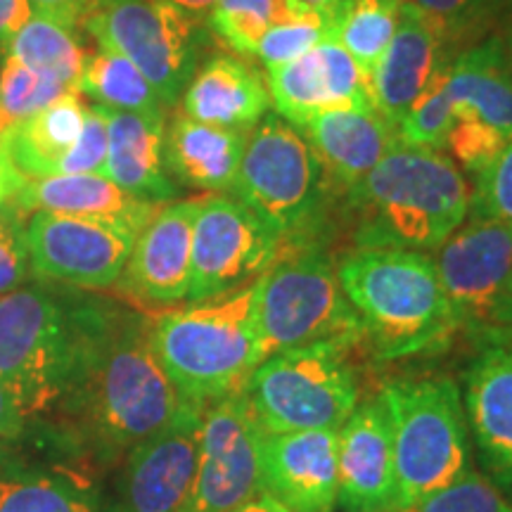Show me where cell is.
<instances>
[{
    "label": "cell",
    "mask_w": 512,
    "mask_h": 512,
    "mask_svg": "<svg viewBox=\"0 0 512 512\" xmlns=\"http://www.w3.org/2000/svg\"><path fill=\"white\" fill-rule=\"evenodd\" d=\"M183 406L159 363L152 318L81 304L79 363L55 425L112 460L169 425Z\"/></svg>",
    "instance_id": "cell-1"
},
{
    "label": "cell",
    "mask_w": 512,
    "mask_h": 512,
    "mask_svg": "<svg viewBox=\"0 0 512 512\" xmlns=\"http://www.w3.org/2000/svg\"><path fill=\"white\" fill-rule=\"evenodd\" d=\"M470 200L465 174L444 150L401 138L344 192L354 249L434 252L467 221Z\"/></svg>",
    "instance_id": "cell-2"
},
{
    "label": "cell",
    "mask_w": 512,
    "mask_h": 512,
    "mask_svg": "<svg viewBox=\"0 0 512 512\" xmlns=\"http://www.w3.org/2000/svg\"><path fill=\"white\" fill-rule=\"evenodd\" d=\"M337 278L382 361L446 349L458 335L434 256L408 249H354Z\"/></svg>",
    "instance_id": "cell-3"
},
{
    "label": "cell",
    "mask_w": 512,
    "mask_h": 512,
    "mask_svg": "<svg viewBox=\"0 0 512 512\" xmlns=\"http://www.w3.org/2000/svg\"><path fill=\"white\" fill-rule=\"evenodd\" d=\"M152 344L183 401L209 403L245 387L264 361L252 285L152 316Z\"/></svg>",
    "instance_id": "cell-4"
},
{
    "label": "cell",
    "mask_w": 512,
    "mask_h": 512,
    "mask_svg": "<svg viewBox=\"0 0 512 512\" xmlns=\"http://www.w3.org/2000/svg\"><path fill=\"white\" fill-rule=\"evenodd\" d=\"M81 344V304L43 285L0 294V382L27 425L55 422L72 389Z\"/></svg>",
    "instance_id": "cell-5"
},
{
    "label": "cell",
    "mask_w": 512,
    "mask_h": 512,
    "mask_svg": "<svg viewBox=\"0 0 512 512\" xmlns=\"http://www.w3.org/2000/svg\"><path fill=\"white\" fill-rule=\"evenodd\" d=\"M389 413L396 472V510L425 498L472 470L470 427L453 380H401L382 389Z\"/></svg>",
    "instance_id": "cell-6"
},
{
    "label": "cell",
    "mask_w": 512,
    "mask_h": 512,
    "mask_svg": "<svg viewBox=\"0 0 512 512\" xmlns=\"http://www.w3.org/2000/svg\"><path fill=\"white\" fill-rule=\"evenodd\" d=\"M256 325L266 358L320 342H363V328L337 278V264L316 242L283 247L256 278Z\"/></svg>",
    "instance_id": "cell-7"
},
{
    "label": "cell",
    "mask_w": 512,
    "mask_h": 512,
    "mask_svg": "<svg viewBox=\"0 0 512 512\" xmlns=\"http://www.w3.org/2000/svg\"><path fill=\"white\" fill-rule=\"evenodd\" d=\"M230 192L294 247L311 240L330 188L304 133L268 112L249 133Z\"/></svg>",
    "instance_id": "cell-8"
},
{
    "label": "cell",
    "mask_w": 512,
    "mask_h": 512,
    "mask_svg": "<svg viewBox=\"0 0 512 512\" xmlns=\"http://www.w3.org/2000/svg\"><path fill=\"white\" fill-rule=\"evenodd\" d=\"M349 347L320 342L264 358L242 387L261 430L266 434L339 430L361 403Z\"/></svg>",
    "instance_id": "cell-9"
},
{
    "label": "cell",
    "mask_w": 512,
    "mask_h": 512,
    "mask_svg": "<svg viewBox=\"0 0 512 512\" xmlns=\"http://www.w3.org/2000/svg\"><path fill=\"white\" fill-rule=\"evenodd\" d=\"M458 335L479 349L512 344V228L494 219L467 221L434 256Z\"/></svg>",
    "instance_id": "cell-10"
},
{
    "label": "cell",
    "mask_w": 512,
    "mask_h": 512,
    "mask_svg": "<svg viewBox=\"0 0 512 512\" xmlns=\"http://www.w3.org/2000/svg\"><path fill=\"white\" fill-rule=\"evenodd\" d=\"M83 29L136 64L166 110L181 100L197 69L202 22L162 0H93Z\"/></svg>",
    "instance_id": "cell-11"
},
{
    "label": "cell",
    "mask_w": 512,
    "mask_h": 512,
    "mask_svg": "<svg viewBox=\"0 0 512 512\" xmlns=\"http://www.w3.org/2000/svg\"><path fill=\"white\" fill-rule=\"evenodd\" d=\"M86 458L55 422H31L0 441V512H112Z\"/></svg>",
    "instance_id": "cell-12"
},
{
    "label": "cell",
    "mask_w": 512,
    "mask_h": 512,
    "mask_svg": "<svg viewBox=\"0 0 512 512\" xmlns=\"http://www.w3.org/2000/svg\"><path fill=\"white\" fill-rule=\"evenodd\" d=\"M283 252V240L247 204L226 192H204L192 230L188 304L209 302L252 285Z\"/></svg>",
    "instance_id": "cell-13"
},
{
    "label": "cell",
    "mask_w": 512,
    "mask_h": 512,
    "mask_svg": "<svg viewBox=\"0 0 512 512\" xmlns=\"http://www.w3.org/2000/svg\"><path fill=\"white\" fill-rule=\"evenodd\" d=\"M261 430L245 389L209 403L202 415L195 482L183 512H233L264 494Z\"/></svg>",
    "instance_id": "cell-14"
},
{
    "label": "cell",
    "mask_w": 512,
    "mask_h": 512,
    "mask_svg": "<svg viewBox=\"0 0 512 512\" xmlns=\"http://www.w3.org/2000/svg\"><path fill=\"white\" fill-rule=\"evenodd\" d=\"M138 233L119 223L34 211L27 221L31 273L79 290L119 283Z\"/></svg>",
    "instance_id": "cell-15"
},
{
    "label": "cell",
    "mask_w": 512,
    "mask_h": 512,
    "mask_svg": "<svg viewBox=\"0 0 512 512\" xmlns=\"http://www.w3.org/2000/svg\"><path fill=\"white\" fill-rule=\"evenodd\" d=\"M204 408L183 401L169 425L128 448L112 512H183L195 482Z\"/></svg>",
    "instance_id": "cell-16"
},
{
    "label": "cell",
    "mask_w": 512,
    "mask_h": 512,
    "mask_svg": "<svg viewBox=\"0 0 512 512\" xmlns=\"http://www.w3.org/2000/svg\"><path fill=\"white\" fill-rule=\"evenodd\" d=\"M275 114L302 128L318 114L344 107H375L373 83L335 38L280 67L266 69Z\"/></svg>",
    "instance_id": "cell-17"
},
{
    "label": "cell",
    "mask_w": 512,
    "mask_h": 512,
    "mask_svg": "<svg viewBox=\"0 0 512 512\" xmlns=\"http://www.w3.org/2000/svg\"><path fill=\"white\" fill-rule=\"evenodd\" d=\"M200 197L159 204L140 230L119 287L152 306H174L188 299L192 278V230Z\"/></svg>",
    "instance_id": "cell-18"
},
{
    "label": "cell",
    "mask_w": 512,
    "mask_h": 512,
    "mask_svg": "<svg viewBox=\"0 0 512 512\" xmlns=\"http://www.w3.org/2000/svg\"><path fill=\"white\" fill-rule=\"evenodd\" d=\"M337 477L344 512L396 510L392 427L382 396L358 403L337 430Z\"/></svg>",
    "instance_id": "cell-19"
},
{
    "label": "cell",
    "mask_w": 512,
    "mask_h": 512,
    "mask_svg": "<svg viewBox=\"0 0 512 512\" xmlns=\"http://www.w3.org/2000/svg\"><path fill=\"white\" fill-rule=\"evenodd\" d=\"M261 484L264 494L290 512H335L339 496L337 430L264 432Z\"/></svg>",
    "instance_id": "cell-20"
},
{
    "label": "cell",
    "mask_w": 512,
    "mask_h": 512,
    "mask_svg": "<svg viewBox=\"0 0 512 512\" xmlns=\"http://www.w3.org/2000/svg\"><path fill=\"white\" fill-rule=\"evenodd\" d=\"M456 53L437 19L403 0L399 27L373 74V105L389 126L401 124L448 57Z\"/></svg>",
    "instance_id": "cell-21"
},
{
    "label": "cell",
    "mask_w": 512,
    "mask_h": 512,
    "mask_svg": "<svg viewBox=\"0 0 512 512\" xmlns=\"http://www.w3.org/2000/svg\"><path fill=\"white\" fill-rule=\"evenodd\" d=\"M463 406L486 477L512 496V344L477 356L465 377Z\"/></svg>",
    "instance_id": "cell-22"
},
{
    "label": "cell",
    "mask_w": 512,
    "mask_h": 512,
    "mask_svg": "<svg viewBox=\"0 0 512 512\" xmlns=\"http://www.w3.org/2000/svg\"><path fill=\"white\" fill-rule=\"evenodd\" d=\"M453 121L472 119L512 140V60L503 38L458 50L439 69Z\"/></svg>",
    "instance_id": "cell-23"
},
{
    "label": "cell",
    "mask_w": 512,
    "mask_h": 512,
    "mask_svg": "<svg viewBox=\"0 0 512 512\" xmlns=\"http://www.w3.org/2000/svg\"><path fill=\"white\" fill-rule=\"evenodd\" d=\"M323 166L330 192H347L387 155L396 128L375 107L328 110L299 128Z\"/></svg>",
    "instance_id": "cell-24"
},
{
    "label": "cell",
    "mask_w": 512,
    "mask_h": 512,
    "mask_svg": "<svg viewBox=\"0 0 512 512\" xmlns=\"http://www.w3.org/2000/svg\"><path fill=\"white\" fill-rule=\"evenodd\" d=\"M271 107L266 76L233 53L211 55L197 64L181 95L185 117L223 128L252 131Z\"/></svg>",
    "instance_id": "cell-25"
},
{
    "label": "cell",
    "mask_w": 512,
    "mask_h": 512,
    "mask_svg": "<svg viewBox=\"0 0 512 512\" xmlns=\"http://www.w3.org/2000/svg\"><path fill=\"white\" fill-rule=\"evenodd\" d=\"M107 119V162L102 176L128 195L150 204L176 200L178 185L164 164L166 114L119 112L102 107Z\"/></svg>",
    "instance_id": "cell-26"
},
{
    "label": "cell",
    "mask_w": 512,
    "mask_h": 512,
    "mask_svg": "<svg viewBox=\"0 0 512 512\" xmlns=\"http://www.w3.org/2000/svg\"><path fill=\"white\" fill-rule=\"evenodd\" d=\"M247 128L202 124L178 112L164 128V164L176 185L230 192L249 140Z\"/></svg>",
    "instance_id": "cell-27"
},
{
    "label": "cell",
    "mask_w": 512,
    "mask_h": 512,
    "mask_svg": "<svg viewBox=\"0 0 512 512\" xmlns=\"http://www.w3.org/2000/svg\"><path fill=\"white\" fill-rule=\"evenodd\" d=\"M12 204L24 214L50 211V214L81 216V219L119 223L136 233L147 226L159 207L128 195L102 174L27 178Z\"/></svg>",
    "instance_id": "cell-28"
},
{
    "label": "cell",
    "mask_w": 512,
    "mask_h": 512,
    "mask_svg": "<svg viewBox=\"0 0 512 512\" xmlns=\"http://www.w3.org/2000/svg\"><path fill=\"white\" fill-rule=\"evenodd\" d=\"M86 112L88 105L81 93H64L5 133L0 138V150L24 178L55 176L67 152L79 143Z\"/></svg>",
    "instance_id": "cell-29"
},
{
    "label": "cell",
    "mask_w": 512,
    "mask_h": 512,
    "mask_svg": "<svg viewBox=\"0 0 512 512\" xmlns=\"http://www.w3.org/2000/svg\"><path fill=\"white\" fill-rule=\"evenodd\" d=\"M8 55L29 67L31 72L57 81L67 91L79 93V79L86 67L88 53L74 29L62 27L48 17L34 15L10 43Z\"/></svg>",
    "instance_id": "cell-30"
},
{
    "label": "cell",
    "mask_w": 512,
    "mask_h": 512,
    "mask_svg": "<svg viewBox=\"0 0 512 512\" xmlns=\"http://www.w3.org/2000/svg\"><path fill=\"white\" fill-rule=\"evenodd\" d=\"M403 0H344L332 10V38L354 57L373 83L401 19Z\"/></svg>",
    "instance_id": "cell-31"
},
{
    "label": "cell",
    "mask_w": 512,
    "mask_h": 512,
    "mask_svg": "<svg viewBox=\"0 0 512 512\" xmlns=\"http://www.w3.org/2000/svg\"><path fill=\"white\" fill-rule=\"evenodd\" d=\"M79 93L107 110L166 114L164 102L136 64L105 48L88 55L79 79Z\"/></svg>",
    "instance_id": "cell-32"
},
{
    "label": "cell",
    "mask_w": 512,
    "mask_h": 512,
    "mask_svg": "<svg viewBox=\"0 0 512 512\" xmlns=\"http://www.w3.org/2000/svg\"><path fill=\"white\" fill-rule=\"evenodd\" d=\"M302 10L294 0H216L207 27L230 53L249 60L268 29L290 22Z\"/></svg>",
    "instance_id": "cell-33"
},
{
    "label": "cell",
    "mask_w": 512,
    "mask_h": 512,
    "mask_svg": "<svg viewBox=\"0 0 512 512\" xmlns=\"http://www.w3.org/2000/svg\"><path fill=\"white\" fill-rule=\"evenodd\" d=\"M64 93L69 91L57 81L31 72L15 57H5L0 62V138Z\"/></svg>",
    "instance_id": "cell-34"
},
{
    "label": "cell",
    "mask_w": 512,
    "mask_h": 512,
    "mask_svg": "<svg viewBox=\"0 0 512 512\" xmlns=\"http://www.w3.org/2000/svg\"><path fill=\"white\" fill-rule=\"evenodd\" d=\"M437 19L453 48L475 46L479 36L496 27L512 0H406Z\"/></svg>",
    "instance_id": "cell-35"
},
{
    "label": "cell",
    "mask_w": 512,
    "mask_h": 512,
    "mask_svg": "<svg viewBox=\"0 0 512 512\" xmlns=\"http://www.w3.org/2000/svg\"><path fill=\"white\" fill-rule=\"evenodd\" d=\"M328 38H332V12L302 10L290 22L268 29L256 46L254 57L266 72V69L280 67L294 57L309 53Z\"/></svg>",
    "instance_id": "cell-36"
},
{
    "label": "cell",
    "mask_w": 512,
    "mask_h": 512,
    "mask_svg": "<svg viewBox=\"0 0 512 512\" xmlns=\"http://www.w3.org/2000/svg\"><path fill=\"white\" fill-rule=\"evenodd\" d=\"M413 512H512V498L486 475L470 470L415 505Z\"/></svg>",
    "instance_id": "cell-37"
},
{
    "label": "cell",
    "mask_w": 512,
    "mask_h": 512,
    "mask_svg": "<svg viewBox=\"0 0 512 512\" xmlns=\"http://www.w3.org/2000/svg\"><path fill=\"white\" fill-rule=\"evenodd\" d=\"M467 216L494 219L512 228V140L494 164L475 178Z\"/></svg>",
    "instance_id": "cell-38"
},
{
    "label": "cell",
    "mask_w": 512,
    "mask_h": 512,
    "mask_svg": "<svg viewBox=\"0 0 512 512\" xmlns=\"http://www.w3.org/2000/svg\"><path fill=\"white\" fill-rule=\"evenodd\" d=\"M24 216L12 202L0 211V294L24 285L31 275Z\"/></svg>",
    "instance_id": "cell-39"
},
{
    "label": "cell",
    "mask_w": 512,
    "mask_h": 512,
    "mask_svg": "<svg viewBox=\"0 0 512 512\" xmlns=\"http://www.w3.org/2000/svg\"><path fill=\"white\" fill-rule=\"evenodd\" d=\"M107 162V119L100 105H88L81 138L57 166L55 176L102 174Z\"/></svg>",
    "instance_id": "cell-40"
},
{
    "label": "cell",
    "mask_w": 512,
    "mask_h": 512,
    "mask_svg": "<svg viewBox=\"0 0 512 512\" xmlns=\"http://www.w3.org/2000/svg\"><path fill=\"white\" fill-rule=\"evenodd\" d=\"M93 0H29L34 15L48 17L67 29H83V19Z\"/></svg>",
    "instance_id": "cell-41"
},
{
    "label": "cell",
    "mask_w": 512,
    "mask_h": 512,
    "mask_svg": "<svg viewBox=\"0 0 512 512\" xmlns=\"http://www.w3.org/2000/svg\"><path fill=\"white\" fill-rule=\"evenodd\" d=\"M34 17L29 0H0V62L10 53V43Z\"/></svg>",
    "instance_id": "cell-42"
},
{
    "label": "cell",
    "mask_w": 512,
    "mask_h": 512,
    "mask_svg": "<svg viewBox=\"0 0 512 512\" xmlns=\"http://www.w3.org/2000/svg\"><path fill=\"white\" fill-rule=\"evenodd\" d=\"M27 430V420L19 413L15 399H12L5 384L0 382V441L15 439Z\"/></svg>",
    "instance_id": "cell-43"
},
{
    "label": "cell",
    "mask_w": 512,
    "mask_h": 512,
    "mask_svg": "<svg viewBox=\"0 0 512 512\" xmlns=\"http://www.w3.org/2000/svg\"><path fill=\"white\" fill-rule=\"evenodd\" d=\"M24 181H27V178L19 174V171L15 169V164L10 162V157L0 150V211L8 207L12 200H15Z\"/></svg>",
    "instance_id": "cell-44"
},
{
    "label": "cell",
    "mask_w": 512,
    "mask_h": 512,
    "mask_svg": "<svg viewBox=\"0 0 512 512\" xmlns=\"http://www.w3.org/2000/svg\"><path fill=\"white\" fill-rule=\"evenodd\" d=\"M162 3L174 5V8L185 12L188 17L197 19V22H202V24H207V17H209L211 8H214L216 0H162Z\"/></svg>",
    "instance_id": "cell-45"
},
{
    "label": "cell",
    "mask_w": 512,
    "mask_h": 512,
    "mask_svg": "<svg viewBox=\"0 0 512 512\" xmlns=\"http://www.w3.org/2000/svg\"><path fill=\"white\" fill-rule=\"evenodd\" d=\"M233 512H290V510H287L283 503H278L275 498H271L268 494H259V496H254L252 501L240 505V508L233 510Z\"/></svg>",
    "instance_id": "cell-46"
},
{
    "label": "cell",
    "mask_w": 512,
    "mask_h": 512,
    "mask_svg": "<svg viewBox=\"0 0 512 512\" xmlns=\"http://www.w3.org/2000/svg\"><path fill=\"white\" fill-rule=\"evenodd\" d=\"M294 3L299 5V8L304 10H316V12H332L339 5L344 3V0H294Z\"/></svg>",
    "instance_id": "cell-47"
},
{
    "label": "cell",
    "mask_w": 512,
    "mask_h": 512,
    "mask_svg": "<svg viewBox=\"0 0 512 512\" xmlns=\"http://www.w3.org/2000/svg\"><path fill=\"white\" fill-rule=\"evenodd\" d=\"M505 46H508V53H510V60H512V27H510V36H508V41H505Z\"/></svg>",
    "instance_id": "cell-48"
},
{
    "label": "cell",
    "mask_w": 512,
    "mask_h": 512,
    "mask_svg": "<svg viewBox=\"0 0 512 512\" xmlns=\"http://www.w3.org/2000/svg\"><path fill=\"white\" fill-rule=\"evenodd\" d=\"M394 512H413V510H394Z\"/></svg>",
    "instance_id": "cell-49"
}]
</instances>
